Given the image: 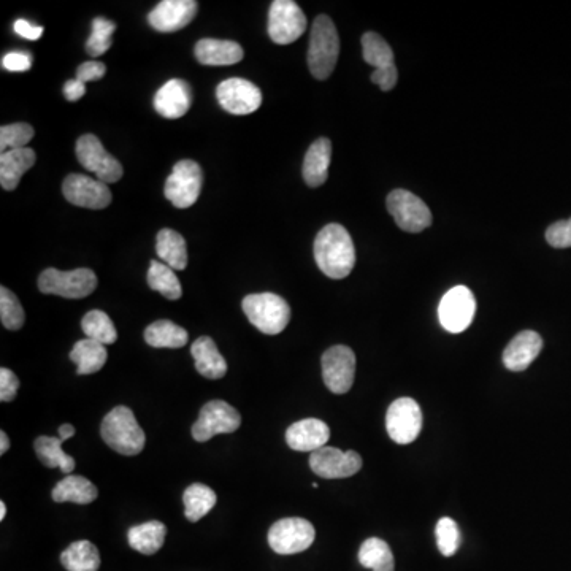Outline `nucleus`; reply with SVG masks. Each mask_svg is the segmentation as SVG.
I'll list each match as a JSON object with an SVG mask.
<instances>
[{
	"instance_id": "1",
	"label": "nucleus",
	"mask_w": 571,
	"mask_h": 571,
	"mask_svg": "<svg viewBox=\"0 0 571 571\" xmlns=\"http://www.w3.org/2000/svg\"><path fill=\"white\" fill-rule=\"evenodd\" d=\"M315 259L319 270L332 280H343L353 272L356 250L353 238L340 224H329L315 240Z\"/></svg>"
},
{
	"instance_id": "2",
	"label": "nucleus",
	"mask_w": 571,
	"mask_h": 571,
	"mask_svg": "<svg viewBox=\"0 0 571 571\" xmlns=\"http://www.w3.org/2000/svg\"><path fill=\"white\" fill-rule=\"evenodd\" d=\"M100 435L113 451L123 456H137L145 448V432L131 408H113L102 421Z\"/></svg>"
},
{
	"instance_id": "3",
	"label": "nucleus",
	"mask_w": 571,
	"mask_h": 571,
	"mask_svg": "<svg viewBox=\"0 0 571 571\" xmlns=\"http://www.w3.org/2000/svg\"><path fill=\"white\" fill-rule=\"evenodd\" d=\"M340 39L329 16L319 15L311 27L308 67L316 80H327L337 66Z\"/></svg>"
},
{
	"instance_id": "4",
	"label": "nucleus",
	"mask_w": 571,
	"mask_h": 571,
	"mask_svg": "<svg viewBox=\"0 0 571 571\" xmlns=\"http://www.w3.org/2000/svg\"><path fill=\"white\" fill-rule=\"evenodd\" d=\"M242 307L246 318L265 335L281 334L291 321L288 302L272 292L246 296Z\"/></svg>"
},
{
	"instance_id": "5",
	"label": "nucleus",
	"mask_w": 571,
	"mask_h": 571,
	"mask_svg": "<svg viewBox=\"0 0 571 571\" xmlns=\"http://www.w3.org/2000/svg\"><path fill=\"white\" fill-rule=\"evenodd\" d=\"M96 288V273L89 269L70 270V272L46 269L39 278L40 292L54 294L64 299H85L91 296Z\"/></svg>"
},
{
	"instance_id": "6",
	"label": "nucleus",
	"mask_w": 571,
	"mask_h": 571,
	"mask_svg": "<svg viewBox=\"0 0 571 571\" xmlns=\"http://www.w3.org/2000/svg\"><path fill=\"white\" fill-rule=\"evenodd\" d=\"M204 184V172L196 161L183 159L173 167L165 181L164 194L177 208L192 207L199 199Z\"/></svg>"
},
{
	"instance_id": "7",
	"label": "nucleus",
	"mask_w": 571,
	"mask_h": 571,
	"mask_svg": "<svg viewBox=\"0 0 571 571\" xmlns=\"http://www.w3.org/2000/svg\"><path fill=\"white\" fill-rule=\"evenodd\" d=\"M315 537V527L307 519H280L270 527L269 545L280 556H292L307 551Z\"/></svg>"
},
{
	"instance_id": "8",
	"label": "nucleus",
	"mask_w": 571,
	"mask_h": 571,
	"mask_svg": "<svg viewBox=\"0 0 571 571\" xmlns=\"http://www.w3.org/2000/svg\"><path fill=\"white\" fill-rule=\"evenodd\" d=\"M242 426V416L223 400H213L200 410L199 419L192 426L194 440L205 443L219 434H234Z\"/></svg>"
},
{
	"instance_id": "9",
	"label": "nucleus",
	"mask_w": 571,
	"mask_h": 571,
	"mask_svg": "<svg viewBox=\"0 0 571 571\" xmlns=\"http://www.w3.org/2000/svg\"><path fill=\"white\" fill-rule=\"evenodd\" d=\"M75 151L80 164L89 172L96 173L97 180L108 184L123 178V165L105 150L96 135L86 134L78 138Z\"/></svg>"
},
{
	"instance_id": "10",
	"label": "nucleus",
	"mask_w": 571,
	"mask_h": 571,
	"mask_svg": "<svg viewBox=\"0 0 571 571\" xmlns=\"http://www.w3.org/2000/svg\"><path fill=\"white\" fill-rule=\"evenodd\" d=\"M388 211L395 224L405 232L419 234L432 226V213L418 196L405 189H395L388 196Z\"/></svg>"
},
{
	"instance_id": "11",
	"label": "nucleus",
	"mask_w": 571,
	"mask_h": 571,
	"mask_svg": "<svg viewBox=\"0 0 571 571\" xmlns=\"http://www.w3.org/2000/svg\"><path fill=\"white\" fill-rule=\"evenodd\" d=\"M307 31V16L292 0H275L269 12V35L276 45H291Z\"/></svg>"
},
{
	"instance_id": "12",
	"label": "nucleus",
	"mask_w": 571,
	"mask_h": 571,
	"mask_svg": "<svg viewBox=\"0 0 571 571\" xmlns=\"http://www.w3.org/2000/svg\"><path fill=\"white\" fill-rule=\"evenodd\" d=\"M322 380L334 394H346L356 376V354L348 346L337 345L322 354Z\"/></svg>"
},
{
	"instance_id": "13",
	"label": "nucleus",
	"mask_w": 571,
	"mask_h": 571,
	"mask_svg": "<svg viewBox=\"0 0 571 571\" xmlns=\"http://www.w3.org/2000/svg\"><path fill=\"white\" fill-rule=\"evenodd\" d=\"M476 300L465 286H456L446 292L438 307L441 326L451 334H460L470 327L475 318Z\"/></svg>"
},
{
	"instance_id": "14",
	"label": "nucleus",
	"mask_w": 571,
	"mask_h": 571,
	"mask_svg": "<svg viewBox=\"0 0 571 571\" xmlns=\"http://www.w3.org/2000/svg\"><path fill=\"white\" fill-rule=\"evenodd\" d=\"M389 437L399 445H410L421 434L422 411L418 402L403 397L395 400L386 414Z\"/></svg>"
},
{
	"instance_id": "15",
	"label": "nucleus",
	"mask_w": 571,
	"mask_h": 571,
	"mask_svg": "<svg viewBox=\"0 0 571 571\" xmlns=\"http://www.w3.org/2000/svg\"><path fill=\"white\" fill-rule=\"evenodd\" d=\"M62 194L70 204L89 210H104L112 204L113 199L107 183L78 173H73L64 180Z\"/></svg>"
},
{
	"instance_id": "16",
	"label": "nucleus",
	"mask_w": 571,
	"mask_h": 571,
	"mask_svg": "<svg viewBox=\"0 0 571 571\" xmlns=\"http://www.w3.org/2000/svg\"><path fill=\"white\" fill-rule=\"evenodd\" d=\"M310 467L319 478L343 480L361 472L362 457L356 451H340L337 448L324 446L311 453Z\"/></svg>"
},
{
	"instance_id": "17",
	"label": "nucleus",
	"mask_w": 571,
	"mask_h": 571,
	"mask_svg": "<svg viewBox=\"0 0 571 571\" xmlns=\"http://www.w3.org/2000/svg\"><path fill=\"white\" fill-rule=\"evenodd\" d=\"M221 107L232 115H250L262 105V92L251 81L229 78L216 89Z\"/></svg>"
},
{
	"instance_id": "18",
	"label": "nucleus",
	"mask_w": 571,
	"mask_h": 571,
	"mask_svg": "<svg viewBox=\"0 0 571 571\" xmlns=\"http://www.w3.org/2000/svg\"><path fill=\"white\" fill-rule=\"evenodd\" d=\"M196 0H162L148 15V23L158 32H178L196 18Z\"/></svg>"
},
{
	"instance_id": "19",
	"label": "nucleus",
	"mask_w": 571,
	"mask_h": 571,
	"mask_svg": "<svg viewBox=\"0 0 571 571\" xmlns=\"http://www.w3.org/2000/svg\"><path fill=\"white\" fill-rule=\"evenodd\" d=\"M329 438V426L321 419L315 418L294 422L286 432L289 448L299 453H315L326 446Z\"/></svg>"
},
{
	"instance_id": "20",
	"label": "nucleus",
	"mask_w": 571,
	"mask_h": 571,
	"mask_svg": "<svg viewBox=\"0 0 571 571\" xmlns=\"http://www.w3.org/2000/svg\"><path fill=\"white\" fill-rule=\"evenodd\" d=\"M543 338L533 330H524L503 351V364L511 372H524L540 356Z\"/></svg>"
},
{
	"instance_id": "21",
	"label": "nucleus",
	"mask_w": 571,
	"mask_h": 571,
	"mask_svg": "<svg viewBox=\"0 0 571 571\" xmlns=\"http://www.w3.org/2000/svg\"><path fill=\"white\" fill-rule=\"evenodd\" d=\"M192 105L191 86L183 80H170L156 92L154 108L167 119L183 118Z\"/></svg>"
},
{
	"instance_id": "22",
	"label": "nucleus",
	"mask_w": 571,
	"mask_h": 571,
	"mask_svg": "<svg viewBox=\"0 0 571 571\" xmlns=\"http://www.w3.org/2000/svg\"><path fill=\"white\" fill-rule=\"evenodd\" d=\"M332 159V143L329 138H318L308 148L303 161L302 175L310 188H318L329 177V165Z\"/></svg>"
},
{
	"instance_id": "23",
	"label": "nucleus",
	"mask_w": 571,
	"mask_h": 571,
	"mask_svg": "<svg viewBox=\"0 0 571 571\" xmlns=\"http://www.w3.org/2000/svg\"><path fill=\"white\" fill-rule=\"evenodd\" d=\"M242 46L230 40L202 39L196 45V58L204 66H234L242 61Z\"/></svg>"
},
{
	"instance_id": "24",
	"label": "nucleus",
	"mask_w": 571,
	"mask_h": 571,
	"mask_svg": "<svg viewBox=\"0 0 571 571\" xmlns=\"http://www.w3.org/2000/svg\"><path fill=\"white\" fill-rule=\"evenodd\" d=\"M191 354L196 361V370L208 380H219L227 373L226 359L210 337L197 338L192 343Z\"/></svg>"
},
{
	"instance_id": "25",
	"label": "nucleus",
	"mask_w": 571,
	"mask_h": 571,
	"mask_svg": "<svg viewBox=\"0 0 571 571\" xmlns=\"http://www.w3.org/2000/svg\"><path fill=\"white\" fill-rule=\"evenodd\" d=\"M35 151L31 148L7 151L0 156V184L5 191L18 188L21 178L35 164Z\"/></svg>"
},
{
	"instance_id": "26",
	"label": "nucleus",
	"mask_w": 571,
	"mask_h": 571,
	"mask_svg": "<svg viewBox=\"0 0 571 571\" xmlns=\"http://www.w3.org/2000/svg\"><path fill=\"white\" fill-rule=\"evenodd\" d=\"M107 346L94 342L91 338H85L75 343L70 351V361L77 365L78 375H91L97 373L107 364Z\"/></svg>"
},
{
	"instance_id": "27",
	"label": "nucleus",
	"mask_w": 571,
	"mask_h": 571,
	"mask_svg": "<svg viewBox=\"0 0 571 571\" xmlns=\"http://www.w3.org/2000/svg\"><path fill=\"white\" fill-rule=\"evenodd\" d=\"M156 253L164 264L173 270L188 267V248L183 235L172 229H162L156 238Z\"/></svg>"
},
{
	"instance_id": "28",
	"label": "nucleus",
	"mask_w": 571,
	"mask_h": 571,
	"mask_svg": "<svg viewBox=\"0 0 571 571\" xmlns=\"http://www.w3.org/2000/svg\"><path fill=\"white\" fill-rule=\"evenodd\" d=\"M99 497L97 487L85 476L69 475L54 487V502H72L77 505H89Z\"/></svg>"
},
{
	"instance_id": "29",
	"label": "nucleus",
	"mask_w": 571,
	"mask_h": 571,
	"mask_svg": "<svg viewBox=\"0 0 571 571\" xmlns=\"http://www.w3.org/2000/svg\"><path fill=\"white\" fill-rule=\"evenodd\" d=\"M165 537L167 527L161 521L143 522L140 526L132 527L127 535L131 548L145 556L156 554L164 546Z\"/></svg>"
},
{
	"instance_id": "30",
	"label": "nucleus",
	"mask_w": 571,
	"mask_h": 571,
	"mask_svg": "<svg viewBox=\"0 0 571 571\" xmlns=\"http://www.w3.org/2000/svg\"><path fill=\"white\" fill-rule=\"evenodd\" d=\"M188 332L175 322L161 319L146 327L145 342L153 348H183L188 343Z\"/></svg>"
},
{
	"instance_id": "31",
	"label": "nucleus",
	"mask_w": 571,
	"mask_h": 571,
	"mask_svg": "<svg viewBox=\"0 0 571 571\" xmlns=\"http://www.w3.org/2000/svg\"><path fill=\"white\" fill-rule=\"evenodd\" d=\"M62 443V438L39 437L34 443L35 453L45 467L59 468L62 473L72 475L75 459L62 451Z\"/></svg>"
},
{
	"instance_id": "32",
	"label": "nucleus",
	"mask_w": 571,
	"mask_h": 571,
	"mask_svg": "<svg viewBox=\"0 0 571 571\" xmlns=\"http://www.w3.org/2000/svg\"><path fill=\"white\" fill-rule=\"evenodd\" d=\"M62 567L67 571H97L100 567V554L91 541H75L61 554Z\"/></svg>"
},
{
	"instance_id": "33",
	"label": "nucleus",
	"mask_w": 571,
	"mask_h": 571,
	"mask_svg": "<svg viewBox=\"0 0 571 571\" xmlns=\"http://www.w3.org/2000/svg\"><path fill=\"white\" fill-rule=\"evenodd\" d=\"M183 502L188 521L197 522L215 508L218 497L211 487L196 483L184 491Z\"/></svg>"
},
{
	"instance_id": "34",
	"label": "nucleus",
	"mask_w": 571,
	"mask_h": 571,
	"mask_svg": "<svg viewBox=\"0 0 571 571\" xmlns=\"http://www.w3.org/2000/svg\"><path fill=\"white\" fill-rule=\"evenodd\" d=\"M359 562L372 571H394L395 560L391 548L381 538H368L359 549Z\"/></svg>"
},
{
	"instance_id": "35",
	"label": "nucleus",
	"mask_w": 571,
	"mask_h": 571,
	"mask_svg": "<svg viewBox=\"0 0 571 571\" xmlns=\"http://www.w3.org/2000/svg\"><path fill=\"white\" fill-rule=\"evenodd\" d=\"M148 284L153 291L161 292L165 299L178 300L183 296V289L175 270L170 269L164 262L151 261Z\"/></svg>"
},
{
	"instance_id": "36",
	"label": "nucleus",
	"mask_w": 571,
	"mask_h": 571,
	"mask_svg": "<svg viewBox=\"0 0 571 571\" xmlns=\"http://www.w3.org/2000/svg\"><path fill=\"white\" fill-rule=\"evenodd\" d=\"M81 329L85 332L86 337L105 346L113 345L118 338V332H116L112 319L107 313L100 310H92L86 313L85 318L81 321Z\"/></svg>"
},
{
	"instance_id": "37",
	"label": "nucleus",
	"mask_w": 571,
	"mask_h": 571,
	"mask_svg": "<svg viewBox=\"0 0 571 571\" xmlns=\"http://www.w3.org/2000/svg\"><path fill=\"white\" fill-rule=\"evenodd\" d=\"M362 50H364L365 62L375 67V70L395 66L394 51H392L389 43L375 32L364 34Z\"/></svg>"
},
{
	"instance_id": "38",
	"label": "nucleus",
	"mask_w": 571,
	"mask_h": 571,
	"mask_svg": "<svg viewBox=\"0 0 571 571\" xmlns=\"http://www.w3.org/2000/svg\"><path fill=\"white\" fill-rule=\"evenodd\" d=\"M116 31V24L105 18H96L92 21V34L86 42V53L91 58H99L112 48V35Z\"/></svg>"
},
{
	"instance_id": "39",
	"label": "nucleus",
	"mask_w": 571,
	"mask_h": 571,
	"mask_svg": "<svg viewBox=\"0 0 571 571\" xmlns=\"http://www.w3.org/2000/svg\"><path fill=\"white\" fill-rule=\"evenodd\" d=\"M0 319L8 330H20L26 319L20 300L7 288L0 289Z\"/></svg>"
},
{
	"instance_id": "40",
	"label": "nucleus",
	"mask_w": 571,
	"mask_h": 571,
	"mask_svg": "<svg viewBox=\"0 0 571 571\" xmlns=\"http://www.w3.org/2000/svg\"><path fill=\"white\" fill-rule=\"evenodd\" d=\"M35 131L31 124L16 123L2 126L0 129V150L7 151L21 150L27 148V143L34 138Z\"/></svg>"
},
{
	"instance_id": "41",
	"label": "nucleus",
	"mask_w": 571,
	"mask_h": 571,
	"mask_svg": "<svg viewBox=\"0 0 571 571\" xmlns=\"http://www.w3.org/2000/svg\"><path fill=\"white\" fill-rule=\"evenodd\" d=\"M435 537H437L438 549L445 557L454 556L457 549L460 548V543H462L459 526L451 518H443L438 521Z\"/></svg>"
},
{
	"instance_id": "42",
	"label": "nucleus",
	"mask_w": 571,
	"mask_h": 571,
	"mask_svg": "<svg viewBox=\"0 0 571 571\" xmlns=\"http://www.w3.org/2000/svg\"><path fill=\"white\" fill-rule=\"evenodd\" d=\"M546 240L552 248H571V218L549 226L546 230Z\"/></svg>"
},
{
	"instance_id": "43",
	"label": "nucleus",
	"mask_w": 571,
	"mask_h": 571,
	"mask_svg": "<svg viewBox=\"0 0 571 571\" xmlns=\"http://www.w3.org/2000/svg\"><path fill=\"white\" fill-rule=\"evenodd\" d=\"M20 389V380L10 368H0V402L8 403L15 399Z\"/></svg>"
},
{
	"instance_id": "44",
	"label": "nucleus",
	"mask_w": 571,
	"mask_h": 571,
	"mask_svg": "<svg viewBox=\"0 0 571 571\" xmlns=\"http://www.w3.org/2000/svg\"><path fill=\"white\" fill-rule=\"evenodd\" d=\"M2 67L8 72H27L32 67L31 54L12 51L2 58Z\"/></svg>"
},
{
	"instance_id": "45",
	"label": "nucleus",
	"mask_w": 571,
	"mask_h": 571,
	"mask_svg": "<svg viewBox=\"0 0 571 571\" xmlns=\"http://www.w3.org/2000/svg\"><path fill=\"white\" fill-rule=\"evenodd\" d=\"M105 72H107V67H105L104 62L88 61L78 67L77 80L83 81L86 85L88 81H97L100 78H104Z\"/></svg>"
},
{
	"instance_id": "46",
	"label": "nucleus",
	"mask_w": 571,
	"mask_h": 571,
	"mask_svg": "<svg viewBox=\"0 0 571 571\" xmlns=\"http://www.w3.org/2000/svg\"><path fill=\"white\" fill-rule=\"evenodd\" d=\"M397 80H399V72L395 66L388 67V69H378L372 73L373 83L380 86L383 91H392L397 85Z\"/></svg>"
},
{
	"instance_id": "47",
	"label": "nucleus",
	"mask_w": 571,
	"mask_h": 571,
	"mask_svg": "<svg viewBox=\"0 0 571 571\" xmlns=\"http://www.w3.org/2000/svg\"><path fill=\"white\" fill-rule=\"evenodd\" d=\"M16 34L23 37L26 40H39L43 35V27L35 26V24L29 23L26 20H18L15 23Z\"/></svg>"
},
{
	"instance_id": "48",
	"label": "nucleus",
	"mask_w": 571,
	"mask_h": 571,
	"mask_svg": "<svg viewBox=\"0 0 571 571\" xmlns=\"http://www.w3.org/2000/svg\"><path fill=\"white\" fill-rule=\"evenodd\" d=\"M85 94L86 85L83 81L77 80V78L67 81L66 85H64V96H66L69 102H77V100H80Z\"/></svg>"
},
{
	"instance_id": "49",
	"label": "nucleus",
	"mask_w": 571,
	"mask_h": 571,
	"mask_svg": "<svg viewBox=\"0 0 571 571\" xmlns=\"http://www.w3.org/2000/svg\"><path fill=\"white\" fill-rule=\"evenodd\" d=\"M75 435V427L72 424H64V426L59 427V438L67 441Z\"/></svg>"
},
{
	"instance_id": "50",
	"label": "nucleus",
	"mask_w": 571,
	"mask_h": 571,
	"mask_svg": "<svg viewBox=\"0 0 571 571\" xmlns=\"http://www.w3.org/2000/svg\"><path fill=\"white\" fill-rule=\"evenodd\" d=\"M8 448H10V440H8V435L2 430L0 432V454L7 453Z\"/></svg>"
},
{
	"instance_id": "51",
	"label": "nucleus",
	"mask_w": 571,
	"mask_h": 571,
	"mask_svg": "<svg viewBox=\"0 0 571 571\" xmlns=\"http://www.w3.org/2000/svg\"><path fill=\"white\" fill-rule=\"evenodd\" d=\"M5 514H7V505L5 502H0V521H4Z\"/></svg>"
}]
</instances>
